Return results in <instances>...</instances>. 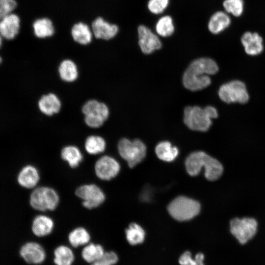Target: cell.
<instances>
[{
  "mask_svg": "<svg viewBox=\"0 0 265 265\" xmlns=\"http://www.w3.org/2000/svg\"><path fill=\"white\" fill-rule=\"evenodd\" d=\"M218 70L217 64L210 58L196 59L186 70L183 83L185 88L192 91L202 90L211 84L210 76L216 74Z\"/></svg>",
  "mask_w": 265,
  "mask_h": 265,
  "instance_id": "6da1fadb",
  "label": "cell"
},
{
  "mask_svg": "<svg viewBox=\"0 0 265 265\" xmlns=\"http://www.w3.org/2000/svg\"><path fill=\"white\" fill-rule=\"evenodd\" d=\"M185 164L187 172L191 176L199 174L204 168L205 178L210 181L218 180L223 172V165L219 160L203 151L191 153L186 158Z\"/></svg>",
  "mask_w": 265,
  "mask_h": 265,
  "instance_id": "7a4b0ae2",
  "label": "cell"
},
{
  "mask_svg": "<svg viewBox=\"0 0 265 265\" xmlns=\"http://www.w3.org/2000/svg\"><path fill=\"white\" fill-rule=\"evenodd\" d=\"M218 113L216 108L211 106L205 107L199 106H187L184 113V122L190 129L206 132L212 126V119L216 118Z\"/></svg>",
  "mask_w": 265,
  "mask_h": 265,
  "instance_id": "3957f363",
  "label": "cell"
},
{
  "mask_svg": "<svg viewBox=\"0 0 265 265\" xmlns=\"http://www.w3.org/2000/svg\"><path fill=\"white\" fill-rule=\"evenodd\" d=\"M167 210L170 215L179 221L189 220L200 212V203L188 197L180 196L173 199L169 204Z\"/></svg>",
  "mask_w": 265,
  "mask_h": 265,
  "instance_id": "277c9868",
  "label": "cell"
},
{
  "mask_svg": "<svg viewBox=\"0 0 265 265\" xmlns=\"http://www.w3.org/2000/svg\"><path fill=\"white\" fill-rule=\"evenodd\" d=\"M59 201L57 192L53 188L45 186L35 188L30 195L29 201L33 209L42 212L54 210Z\"/></svg>",
  "mask_w": 265,
  "mask_h": 265,
  "instance_id": "5b68a950",
  "label": "cell"
},
{
  "mask_svg": "<svg viewBox=\"0 0 265 265\" xmlns=\"http://www.w3.org/2000/svg\"><path fill=\"white\" fill-rule=\"evenodd\" d=\"M118 149L121 157L131 168L140 162L146 155L145 144L137 139L132 141L125 138L121 139L118 142Z\"/></svg>",
  "mask_w": 265,
  "mask_h": 265,
  "instance_id": "8992f818",
  "label": "cell"
},
{
  "mask_svg": "<svg viewBox=\"0 0 265 265\" xmlns=\"http://www.w3.org/2000/svg\"><path fill=\"white\" fill-rule=\"evenodd\" d=\"M220 99L227 104L248 102L249 95L245 83L239 80H233L221 85L218 91Z\"/></svg>",
  "mask_w": 265,
  "mask_h": 265,
  "instance_id": "52a82bcc",
  "label": "cell"
},
{
  "mask_svg": "<svg viewBox=\"0 0 265 265\" xmlns=\"http://www.w3.org/2000/svg\"><path fill=\"white\" fill-rule=\"evenodd\" d=\"M257 228L258 222L252 217H236L230 222L231 233L241 244H245L255 236Z\"/></svg>",
  "mask_w": 265,
  "mask_h": 265,
  "instance_id": "ba28073f",
  "label": "cell"
},
{
  "mask_svg": "<svg viewBox=\"0 0 265 265\" xmlns=\"http://www.w3.org/2000/svg\"><path fill=\"white\" fill-rule=\"evenodd\" d=\"M75 194L82 200V206L88 210L98 207L105 199V195L103 191L95 184L80 186L76 189Z\"/></svg>",
  "mask_w": 265,
  "mask_h": 265,
  "instance_id": "9c48e42d",
  "label": "cell"
},
{
  "mask_svg": "<svg viewBox=\"0 0 265 265\" xmlns=\"http://www.w3.org/2000/svg\"><path fill=\"white\" fill-rule=\"evenodd\" d=\"M19 253L25 262L32 265L43 263L46 257L43 247L35 241H28L23 244L19 249Z\"/></svg>",
  "mask_w": 265,
  "mask_h": 265,
  "instance_id": "30bf717a",
  "label": "cell"
},
{
  "mask_svg": "<svg viewBox=\"0 0 265 265\" xmlns=\"http://www.w3.org/2000/svg\"><path fill=\"white\" fill-rule=\"evenodd\" d=\"M94 170L96 176L99 179L110 180L118 174L120 170V165L113 158L104 156L97 160Z\"/></svg>",
  "mask_w": 265,
  "mask_h": 265,
  "instance_id": "8fae6325",
  "label": "cell"
},
{
  "mask_svg": "<svg viewBox=\"0 0 265 265\" xmlns=\"http://www.w3.org/2000/svg\"><path fill=\"white\" fill-rule=\"evenodd\" d=\"M138 34L139 45L144 53L150 54L161 48V43L159 37L145 26L138 27Z\"/></svg>",
  "mask_w": 265,
  "mask_h": 265,
  "instance_id": "7c38bea8",
  "label": "cell"
},
{
  "mask_svg": "<svg viewBox=\"0 0 265 265\" xmlns=\"http://www.w3.org/2000/svg\"><path fill=\"white\" fill-rule=\"evenodd\" d=\"M81 111L84 116L94 118L103 123L108 118L109 114L107 106L95 99L87 101L83 105Z\"/></svg>",
  "mask_w": 265,
  "mask_h": 265,
  "instance_id": "4fadbf2b",
  "label": "cell"
},
{
  "mask_svg": "<svg viewBox=\"0 0 265 265\" xmlns=\"http://www.w3.org/2000/svg\"><path fill=\"white\" fill-rule=\"evenodd\" d=\"M37 106L42 114L51 116L59 112L61 108V102L55 94L49 93L40 98Z\"/></svg>",
  "mask_w": 265,
  "mask_h": 265,
  "instance_id": "5bb4252c",
  "label": "cell"
},
{
  "mask_svg": "<svg viewBox=\"0 0 265 265\" xmlns=\"http://www.w3.org/2000/svg\"><path fill=\"white\" fill-rule=\"evenodd\" d=\"M92 28L96 38L106 40L113 38L118 31V27L116 25L109 24L101 17L93 22Z\"/></svg>",
  "mask_w": 265,
  "mask_h": 265,
  "instance_id": "9a60e30c",
  "label": "cell"
},
{
  "mask_svg": "<svg viewBox=\"0 0 265 265\" xmlns=\"http://www.w3.org/2000/svg\"><path fill=\"white\" fill-rule=\"evenodd\" d=\"M241 43L246 53L250 55H259L263 51V41L257 33L246 32L241 38Z\"/></svg>",
  "mask_w": 265,
  "mask_h": 265,
  "instance_id": "2e32d148",
  "label": "cell"
},
{
  "mask_svg": "<svg viewBox=\"0 0 265 265\" xmlns=\"http://www.w3.org/2000/svg\"><path fill=\"white\" fill-rule=\"evenodd\" d=\"M39 179L38 170L32 165L24 166L18 173L17 177L18 184L27 189L34 188L38 184Z\"/></svg>",
  "mask_w": 265,
  "mask_h": 265,
  "instance_id": "e0dca14e",
  "label": "cell"
},
{
  "mask_svg": "<svg viewBox=\"0 0 265 265\" xmlns=\"http://www.w3.org/2000/svg\"><path fill=\"white\" fill-rule=\"evenodd\" d=\"M1 19L0 23L1 35L6 39H13L19 32V18L15 14H10Z\"/></svg>",
  "mask_w": 265,
  "mask_h": 265,
  "instance_id": "ac0fdd59",
  "label": "cell"
},
{
  "mask_svg": "<svg viewBox=\"0 0 265 265\" xmlns=\"http://www.w3.org/2000/svg\"><path fill=\"white\" fill-rule=\"evenodd\" d=\"M53 227L54 222L51 217L45 215H38L32 222L31 231L35 236L41 238L49 235Z\"/></svg>",
  "mask_w": 265,
  "mask_h": 265,
  "instance_id": "d6986e66",
  "label": "cell"
},
{
  "mask_svg": "<svg viewBox=\"0 0 265 265\" xmlns=\"http://www.w3.org/2000/svg\"><path fill=\"white\" fill-rule=\"evenodd\" d=\"M58 73L60 79L65 82H74L79 77L78 66L70 59H64L59 63Z\"/></svg>",
  "mask_w": 265,
  "mask_h": 265,
  "instance_id": "ffe728a7",
  "label": "cell"
},
{
  "mask_svg": "<svg viewBox=\"0 0 265 265\" xmlns=\"http://www.w3.org/2000/svg\"><path fill=\"white\" fill-rule=\"evenodd\" d=\"M231 24V19L225 13L218 11L213 14L208 24L209 30L213 34H217L223 31Z\"/></svg>",
  "mask_w": 265,
  "mask_h": 265,
  "instance_id": "44dd1931",
  "label": "cell"
},
{
  "mask_svg": "<svg viewBox=\"0 0 265 265\" xmlns=\"http://www.w3.org/2000/svg\"><path fill=\"white\" fill-rule=\"evenodd\" d=\"M105 253V251L102 245L89 242L84 245L81 251L80 255L86 263L90 264L101 260Z\"/></svg>",
  "mask_w": 265,
  "mask_h": 265,
  "instance_id": "7402d4cb",
  "label": "cell"
},
{
  "mask_svg": "<svg viewBox=\"0 0 265 265\" xmlns=\"http://www.w3.org/2000/svg\"><path fill=\"white\" fill-rule=\"evenodd\" d=\"M53 262L55 265H72L75 255L72 250L65 245H59L53 251Z\"/></svg>",
  "mask_w": 265,
  "mask_h": 265,
  "instance_id": "603a6c76",
  "label": "cell"
},
{
  "mask_svg": "<svg viewBox=\"0 0 265 265\" xmlns=\"http://www.w3.org/2000/svg\"><path fill=\"white\" fill-rule=\"evenodd\" d=\"M61 159L72 168L77 167L82 161L83 156L78 147L75 145L64 147L60 153Z\"/></svg>",
  "mask_w": 265,
  "mask_h": 265,
  "instance_id": "cb8c5ba5",
  "label": "cell"
},
{
  "mask_svg": "<svg viewBox=\"0 0 265 265\" xmlns=\"http://www.w3.org/2000/svg\"><path fill=\"white\" fill-rule=\"evenodd\" d=\"M91 236L88 231L84 227H78L70 231L68 235L70 244L74 248L85 245L89 243Z\"/></svg>",
  "mask_w": 265,
  "mask_h": 265,
  "instance_id": "d4e9b609",
  "label": "cell"
},
{
  "mask_svg": "<svg viewBox=\"0 0 265 265\" xmlns=\"http://www.w3.org/2000/svg\"><path fill=\"white\" fill-rule=\"evenodd\" d=\"M155 152L159 159L168 162L174 160L179 154L178 148L172 146L169 142L166 141L158 144Z\"/></svg>",
  "mask_w": 265,
  "mask_h": 265,
  "instance_id": "484cf974",
  "label": "cell"
},
{
  "mask_svg": "<svg viewBox=\"0 0 265 265\" xmlns=\"http://www.w3.org/2000/svg\"><path fill=\"white\" fill-rule=\"evenodd\" d=\"M71 33L74 41L81 45H87L92 40V34L89 27L82 23L74 25Z\"/></svg>",
  "mask_w": 265,
  "mask_h": 265,
  "instance_id": "4316f807",
  "label": "cell"
},
{
  "mask_svg": "<svg viewBox=\"0 0 265 265\" xmlns=\"http://www.w3.org/2000/svg\"><path fill=\"white\" fill-rule=\"evenodd\" d=\"M106 147L105 139L101 136L91 135L87 137L84 142L85 151L90 155H97L103 152Z\"/></svg>",
  "mask_w": 265,
  "mask_h": 265,
  "instance_id": "83f0119b",
  "label": "cell"
},
{
  "mask_svg": "<svg viewBox=\"0 0 265 265\" xmlns=\"http://www.w3.org/2000/svg\"><path fill=\"white\" fill-rule=\"evenodd\" d=\"M126 239L132 245L141 244L144 240L145 233L143 228L138 224L132 223L126 230Z\"/></svg>",
  "mask_w": 265,
  "mask_h": 265,
  "instance_id": "f1b7e54d",
  "label": "cell"
},
{
  "mask_svg": "<svg viewBox=\"0 0 265 265\" xmlns=\"http://www.w3.org/2000/svg\"><path fill=\"white\" fill-rule=\"evenodd\" d=\"M33 27L34 34L38 38L51 36L54 33L52 22L47 18L37 20L33 23Z\"/></svg>",
  "mask_w": 265,
  "mask_h": 265,
  "instance_id": "f546056e",
  "label": "cell"
},
{
  "mask_svg": "<svg viewBox=\"0 0 265 265\" xmlns=\"http://www.w3.org/2000/svg\"><path fill=\"white\" fill-rule=\"evenodd\" d=\"M156 30L158 34L162 37L171 35L174 31L172 18L169 16H165L160 18L156 24Z\"/></svg>",
  "mask_w": 265,
  "mask_h": 265,
  "instance_id": "4dcf8cb0",
  "label": "cell"
},
{
  "mask_svg": "<svg viewBox=\"0 0 265 265\" xmlns=\"http://www.w3.org/2000/svg\"><path fill=\"white\" fill-rule=\"evenodd\" d=\"M204 259V255L202 253H197L193 258L190 251H186L180 256L179 263L180 265H205Z\"/></svg>",
  "mask_w": 265,
  "mask_h": 265,
  "instance_id": "1f68e13d",
  "label": "cell"
},
{
  "mask_svg": "<svg viewBox=\"0 0 265 265\" xmlns=\"http://www.w3.org/2000/svg\"><path fill=\"white\" fill-rule=\"evenodd\" d=\"M223 6L227 12L238 17L243 12L244 3L242 0H225Z\"/></svg>",
  "mask_w": 265,
  "mask_h": 265,
  "instance_id": "d6a6232c",
  "label": "cell"
},
{
  "mask_svg": "<svg viewBox=\"0 0 265 265\" xmlns=\"http://www.w3.org/2000/svg\"><path fill=\"white\" fill-rule=\"evenodd\" d=\"M168 3L169 0H149L148 7L152 13L159 14L165 10Z\"/></svg>",
  "mask_w": 265,
  "mask_h": 265,
  "instance_id": "836d02e7",
  "label": "cell"
},
{
  "mask_svg": "<svg viewBox=\"0 0 265 265\" xmlns=\"http://www.w3.org/2000/svg\"><path fill=\"white\" fill-rule=\"evenodd\" d=\"M15 0H0V18H3L10 14L16 7Z\"/></svg>",
  "mask_w": 265,
  "mask_h": 265,
  "instance_id": "e575fe53",
  "label": "cell"
},
{
  "mask_svg": "<svg viewBox=\"0 0 265 265\" xmlns=\"http://www.w3.org/2000/svg\"><path fill=\"white\" fill-rule=\"evenodd\" d=\"M108 265H114L118 261L119 258L117 254L113 251H105V253L101 259Z\"/></svg>",
  "mask_w": 265,
  "mask_h": 265,
  "instance_id": "d590c367",
  "label": "cell"
},
{
  "mask_svg": "<svg viewBox=\"0 0 265 265\" xmlns=\"http://www.w3.org/2000/svg\"><path fill=\"white\" fill-rule=\"evenodd\" d=\"M90 265H108L107 263H106L105 261L101 259L100 260H98L93 263L90 264Z\"/></svg>",
  "mask_w": 265,
  "mask_h": 265,
  "instance_id": "8d00e7d4",
  "label": "cell"
}]
</instances>
